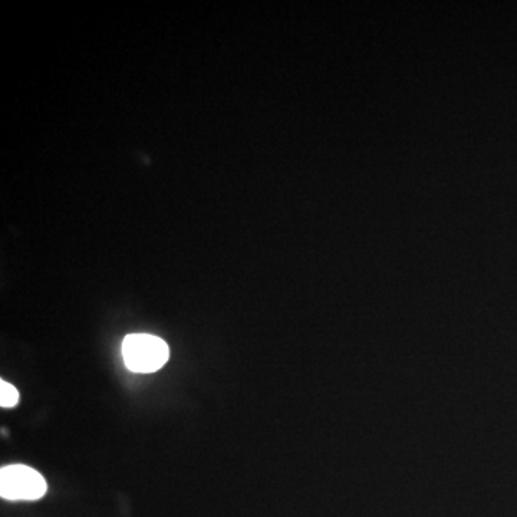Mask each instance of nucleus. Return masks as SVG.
I'll list each match as a JSON object with an SVG mask.
<instances>
[{"instance_id":"f03ea898","label":"nucleus","mask_w":517,"mask_h":517,"mask_svg":"<svg viewBox=\"0 0 517 517\" xmlns=\"http://www.w3.org/2000/svg\"><path fill=\"white\" fill-rule=\"evenodd\" d=\"M45 493V479L32 467L13 464L0 470V496L3 499L32 502L44 497Z\"/></svg>"},{"instance_id":"7ed1b4c3","label":"nucleus","mask_w":517,"mask_h":517,"mask_svg":"<svg viewBox=\"0 0 517 517\" xmlns=\"http://www.w3.org/2000/svg\"><path fill=\"white\" fill-rule=\"evenodd\" d=\"M19 403V393L12 384L0 381V405L2 408H12Z\"/></svg>"},{"instance_id":"f257e3e1","label":"nucleus","mask_w":517,"mask_h":517,"mask_svg":"<svg viewBox=\"0 0 517 517\" xmlns=\"http://www.w3.org/2000/svg\"><path fill=\"white\" fill-rule=\"evenodd\" d=\"M123 358L128 370L150 374L167 364L170 348L166 341L154 335H128L123 341Z\"/></svg>"}]
</instances>
